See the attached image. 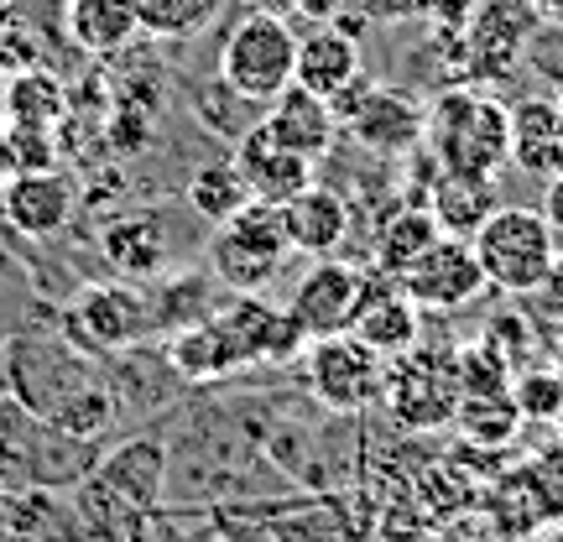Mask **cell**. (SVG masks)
I'll return each instance as SVG.
<instances>
[{
  "label": "cell",
  "mask_w": 563,
  "mask_h": 542,
  "mask_svg": "<svg viewBox=\"0 0 563 542\" xmlns=\"http://www.w3.org/2000/svg\"><path fill=\"white\" fill-rule=\"evenodd\" d=\"M428 209L439 220L443 235H475L485 224V214L496 209V178H470V173H433V188H428Z\"/></svg>",
  "instance_id": "cell-19"
},
{
  "label": "cell",
  "mask_w": 563,
  "mask_h": 542,
  "mask_svg": "<svg viewBox=\"0 0 563 542\" xmlns=\"http://www.w3.org/2000/svg\"><path fill=\"white\" fill-rule=\"evenodd\" d=\"M162 469H167V460H162L157 443H125L121 454H110V460L100 464L95 485H100V490H115L125 506H152L162 490Z\"/></svg>",
  "instance_id": "cell-23"
},
{
  "label": "cell",
  "mask_w": 563,
  "mask_h": 542,
  "mask_svg": "<svg viewBox=\"0 0 563 542\" xmlns=\"http://www.w3.org/2000/svg\"><path fill=\"white\" fill-rule=\"evenodd\" d=\"M0 203H5V220L16 224L21 235L47 241V235H58L63 224H68V214H74V178H63L53 167L11 173L5 188H0Z\"/></svg>",
  "instance_id": "cell-13"
},
{
  "label": "cell",
  "mask_w": 563,
  "mask_h": 542,
  "mask_svg": "<svg viewBox=\"0 0 563 542\" xmlns=\"http://www.w3.org/2000/svg\"><path fill=\"white\" fill-rule=\"evenodd\" d=\"M402 287L412 292L422 313H454V308H470V302L481 298L485 287V272H481V256H475V245L464 241V235H439V241L422 251L418 262L397 272Z\"/></svg>",
  "instance_id": "cell-8"
},
{
  "label": "cell",
  "mask_w": 563,
  "mask_h": 542,
  "mask_svg": "<svg viewBox=\"0 0 563 542\" xmlns=\"http://www.w3.org/2000/svg\"><path fill=\"white\" fill-rule=\"evenodd\" d=\"M68 37L84 53H121L141 37L136 0H68Z\"/></svg>",
  "instance_id": "cell-20"
},
{
  "label": "cell",
  "mask_w": 563,
  "mask_h": 542,
  "mask_svg": "<svg viewBox=\"0 0 563 542\" xmlns=\"http://www.w3.org/2000/svg\"><path fill=\"white\" fill-rule=\"evenodd\" d=\"M298 11L308 21H334L340 16V0H298Z\"/></svg>",
  "instance_id": "cell-32"
},
{
  "label": "cell",
  "mask_w": 563,
  "mask_h": 542,
  "mask_svg": "<svg viewBox=\"0 0 563 542\" xmlns=\"http://www.w3.org/2000/svg\"><path fill=\"white\" fill-rule=\"evenodd\" d=\"M308 386L329 412H361L382 397L386 386V355L371 350L365 340H355L350 329L344 334H323L308 340Z\"/></svg>",
  "instance_id": "cell-6"
},
{
  "label": "cell",
  "mask_w": 563,
  "mask_h": 542,
  "mask_svg": "<svg viewBox=\"0 0 563 542\" xmlns=\"http://www.w3.org/2000/svg\"><path fill=\"white\" fill-rule=\"evenodd\" d=\"M422 146L443 173L496 178L501 167H511V110L481 95L475 84H454L428 104Z\"/></svg>",
  "instance_id": "cell-1"
},
{
  "label": "cell",
  "mask_w": 563,
  "mask_h": 542,
  "mask_svg": "<svg viewBox=\"0 0 563 542\" xmlns=\"http://www.w3.org/2000/svg\"><path fill=\"white\" fill-rule=\"evenodd\" d=\"M262 125L282 141V146H292V152H302V157H313V162H319L323 152L334 146V136H340V121H334L329 100L313 95V89H302V84H287L277 100H266Z\"/></svg>",
  "instance_id": "cell-15"
},
{
  "label": "cell",
  "mask_w": 563,
  "mask_h": 542,
  "mask_svg": "<svg viewBox=\"0 0 563 542\" xmlns=\"http://www.w3.org/2000/svg\"><path fill=\"white\" fill-rule=\"evenodd\" d=\"M511 110V167H522L532 178H559L563 173V110L553 95L506 104Z\"/></svg>",
  "instance_id": "cell-14"
},
{
  "label": "cell",
  "mask_w": 563,
  "mask_h": 542,
  "mask_svg": "<svg viewBox=\"0 0 563 542\" xmlns=\"http://www.w3.org/2000/svg\"><path fill=\"white\" fill-rule=\"evenodd\" d=\"M553 84H559V89H553V100H559V110H563V74H559V79H553Z\"/></svg>",
  "instance_id": "cell-36"
},
{
  "label": "cell",
  "mask_w": 563,
  "mask_h": 542,
  "mask_svg": "<svg viewBox=\"0 0 563 542\" xmlns=\"http://www.w3.org/2000/svg\"><path fill=\"white\" fill-rule=\"evenodd\" d=\"M5 542H47V538H32V532H11Z\"/></svg>",
  "instance_id": "cell-35"
},
{
  "label": "cell",
  "mask_w": 563,
  "mask_h": 542,
  "mask_svg": "<svg viewBox=\"0 0 563 542\" xmlns=\"http://www.w3.org/2000/svg\"><path fill=\"white\" fill-rule=\"evenodd\" d=\"M433 5H439V0H376V11L391 21H428Z\"/></svg>",
  "instance_id": "cell-30"
},
{
  "label": "cell",
  "mask_w": 563,
  "mask_h": 542,
  "mask_svg": "<svg viewBox=\"0 0 563 542\" xmlns=\"http://www.w3.org/2000/svg\"><path fill=\"white\" fill-rule=\"evenodd\" d=\"M104 262L125 272V277H157L167 266V235H162L157 214H125V220L104 224L100 235Z\"/></svg>",
  "instance_id": "cell-22"
},
{
  "label": "cell",
  "mask_w": 563,
  "mask_h": 542,
  "mask_svg": "<svg viewBox=\"0 0 563 542\" xmlns=\"http://www.w3.org/2000/svg\"><path fill=\"white\" fill-rule=\"evenodd\" d=\"M481 272L496 292L511 298H532L543 287L548 266L559 256V230L543 220V209H522V203H496L485 224L470 235Z\"/></svg>",
  "instance_id": "cell-2"
},
{
  "label": "cell",
  "mask_w": 563,
  "mask_h": 542,
  "mask_svg": "<svg viewBox=\"0 0 563 542\" xmlns=\"http://www.w3.org/2000/svg\"><path fill=\"white\" fill-rule=\"evenodd\" d=\"M350 334L365 340L371 350H382V355H402V350L418 344L422 308L412 302L402 277H391L382 266H365L361 298H355V313H350Z\"/></svg>",
  "instance_id": "cell-9"
},
{
  "label": "cell",
  "mask_w": 563,
  "mask_h": 542,
  "mask_svg": "<svg viewBox=\"0 0 563 542\" xmlns=\"http://www.w3.org/2000/svg\"><path fill=\"white\" fill-rule=\"evenodd\" d=\"M361 74V42L355 32H344L340 21H319L308 37H298V68H292V84L313 89V95H340L344 84Z\"/></svg>",
  "instance_id": "cell-17"
},
{
  "label": "cell",
  "mask_w": 563,
  "mask_h": 542,
  "mask_svg": "<svg viewBox=\"0 0 563 542\" xmlns=\"http://www.w3.org/2000/svg\"><path fill=\"white\" fill-rule=\"evenodd\" d=\"M282 214H287V241L302 256H334L350 241V199L323 182H308L298 199L282 203Z\"/></svg>",
  "instance_id": "cell-16"
},
{
  "label": "cell",
  "mask_w": 563,
  "mask_h": 542,
  "mask_svg": "<svg viewBox=\"0 0 563 542\" xmlns=\"http://www.w3.org/2000/svg\"><path fill=\"white\" fill-rule=\"evenodd\" d=\"M329 110L334 121L361 141L365 152L376 157H402V152H418L422 131H428V104L418 95H407L397 84H376L371 74H355L340 95H329Z\"/></svg>",
  "instance_id": "cell-4"
},
{
  "label": "cell",
  "mask_w": 563,
  "mask_h": 542,
  "mask_svg": "<svg viewBox=\"0 0 563 542\" xmlns=\"http://www.w3.org/2000/svg\"><path fill=\"white\" fill-rule=\"evenodd\" d=\"M517 407H522V418H559L563 376H553V370H527L522 386H517Z\"/></svg>",
  "instance_id": "cell-28"
},
{
  "label": "cell",
  "mask_w": 563,
  "mask_h": 542,
  "mask_svg": "<svg viewBox=\"0 0 563 542\" xmlns=\"http://www.w3.org/2000/svg\"><path fill=\"white\" fill-rule=\"evenodd\" d=\"M532 5H538L543 16H563V0H532Z\"/></svg>",
  "instance_id": "cell-34"
},
{
  "label": "cell",
  "mask_w": 563,
  "mask_h": 542,
  "mask_svg": "<svg viewBox=\"0 0 563 542\" xmlns=\"http://www.w3.org/2000/svg\"><path fill=\"white\" fill-rule=\"evenodd\" d=\"M543 220L563 235V173H559V178H548V193H543Z\"/></svg>",
  "instance_id": "cell-31"
},
{
  "label": "cell",
  "mask_w": 563,
  "mask_h": 542,
  "mask_svg": "<svg viewBox=\"0 0 563 542\" xmlns=\"http://www.w3.org/2000/svg\"><path fill=\"white\" fill-rule=\"evenodd\" d=\"M454 412H460L464 428L485 443H506L517 433V418H522L517 397H506V391H470V397H460Z\"/></svg>",
  "instance_id": "cell-27"
},
{
  "label": "cell",
  "mask_w": 563,
  "mask_h": 542,
  "mask_svg": "<svg viewBox=\"0 0 563 542\" xmlns=\"http://www.w3.org/2000/svg\"><path fill=\"white\" fill-rule=\"evenodd\" d=\"M241 203H251V188H245V173L230 162H203L194 167V178H188V209L209 224H224Z\"/></svg>",
  "instance_id": "cell-25"
},
{
  "label": "cell",
  "mask_w": 563,
  "mask_h": 542,
  "mask_svg": "<svg viewBox=\"0 0 563 542\" xmlns=\"http://www.w3.org/2000/svg\"><path fill=\"white\" fill-rule=\"evenodd\" d=\"M292 68H298V32L272 11H245L220 47V84L245 104L277 100L292 84Z\"/></svg>",
  "instance_id": "cell-3"
},
{
  "label": "cell",
  "mask_w": 563,
  "mask_h": 542,
  "mask_svg": "<svg viewBox=\"0 0 563 542\" xmlns=\"http://www.w3.org/2000/svg\"><path fill=\"white\" fill-rule=\"evenodd\" d=\"M235 167L245 173V188L251 199H266V203H287L298 199L302 188L313 182V157H302L292 146H282L266 125H251L235 146Z\"/></svg>",
  "instance_id": "cell-12"
},
{
  "label": "cell",
  "mask_w": 563,
  "mask_h": 542,
  "mask_svg": "<svg viewBox=\"0 0 563 542\" xmlns=\"http://www.w3.org/2000/svg\"><path fill=\"white\" fill-rule=\"evenodd\" d=\"M532 298L543 302V308H548V313H553V319H563V251H559V256H553V266H548L543 287H538Z\"/></svg>",
  "instance_id": "cell-29"
},
{
  "label": "cell",
  "mask_w": 563,
  "mask_h": 542,
  "mask_svg": "<svg viewBox=\"0 0 563 542\" xmlns=\"http://www.w3.org/2000/svg\"><path fill=\"white\" fill-rule=\"evenodd\" d=\"M136 5H141V37L183 42L220 16L224 0H136Z\"/></svg>",
  "instance_id": "cell-26"
},
{
  "label": "cell",
  "mask_w": 563,
  "mask_h": 542,
  "mask_svg": "<svg viewBox=\"0 0 563 542\" xmlns=\"http://www.w3.org/2000/svg\"><path fill=\"white\" fill-rule=\"evenodd\" d=\"M11 131H53L63 115V84L42 68H26L16 79H5V110H0Z\"/></svg>",
  "instance_id": "cell-24"
},
{
  "label": "cell",
  "mask_w": 563,
  "mask_h": 542,
  "mask_svg": "<svg viewBox=\"0 0 563 542\" xmlns=\"http://www.w3.org/2000/svg\"><path fill=\"white\" fill-rule=\"evenodd\" d=\"M251 11H272V16H287V11H298V0H245Z\"/></svg>",
  "instance_id": "cell-33"
},
{
  "label": "cell",
  "mask_w": 563,
  "mask_h": 542,
  "mask_svg": "<svg viewBox=\"0 0 563 542\" xmlns=\"http://www.w3.org/2000/svg\"><path fill=\"white\" fill-rule=\"evenodd\" d=\"M63 329L79 350H125V344L146 340L157 323H152V298L146 292L125 287V281H95L63 313Z\"/></svg>",
  "instance_id": "cell-7"
},
{
  "label": "cell",
  "mask_w": 563,
  "mask_h": 542,
  "mask_svg": "<svg viewBox=\"0 0 563 542\" xmlns=\"http://www.w3.org/2000/svg\"><path fill=\"white\" fill-rule=\"evenodd\" d=\"M382 397L391 402V412L412 428H428V422H449L454 407H460V370H439V365L418 355V344L397 355V365L386 370Z\"/></svg>",
  "instance_id": "cell-11"
},
{
  "label": "cell",
  "mask_w": 563,
  "mask_h": 542,
  "mask_svg": "<svg viewBox=\"0 0 563 542\" xmlns=\"http://www.w3.org/2000/svg\"><path fill=\"white\" fill-rule=\"evenodd\" d=\"M443 230H439V220H433V209L428 203H402L397 199V209H386V220H382V230H376V256H371V266H382V272H407V266L418 262L428 245L439 241Z\"/></svg>",
  "instance_id": "cell-21"
},
{
  "label": "cell",
  "mask_w": 563,
  "mask_h": 542,
  "mask_svg": "<svg viewBox=\"0 0 563 542\" xmlns=\"http://www.w3.org/2000/svg\"><path fill=\"white\" fill-rule=\"evenodd\" d=\"M361 277H365V266H350V262H340V256H313V266H308L302 281L292 287L287 313L298 319V329L308 340L344 334V329H350V313H355V298H361Z\"/></svg>",
  "instance_id": "cell-10"
},
{
  "label": "cell",
  "mask_w": 563,
  "mask_h": 542,
  "mask_svg": "<svg viewBox=\"0 0 563 542\" xmlns=\"http://www.w3.org/2000/svg\"><path fill=\"white\" fill-rule=\"evenodd\" d=\"M553 542H563V538H553Z\"/></svg>",
  "instance_id": "cell-37"
},
{
  "label": "cell",
  "mask_w": 563,
  "mask_h": 542,
  "mask_svg": "<svg viewBox=\"0 0 563 542\" xmlns=\"http://www.w3.org/2000/svg\"><path fill=\"white\" fill-rule=\"evenodd\" d=\"M287 256H292L287 214H282V203H266V199L241 203V209L220 224L214 245H209L214 277H220L230 292H262V287H272V277L282 272Z\"/></svg>",
  "instance_id": "cell-5"
},
{
  "label": "cell",
  "mask_w": 563,
  "mask_h": 542,
  "mask_svg": "<svg viewBox=\"0 0 563 542\" xmlns=\"http://www.w3.org/2000/svg\"><path fill=\"white\" fill-rule=\"evenodd\" d=\"M167 361H173V370L188 376V381H220V376L245 370L241 350H235V340H230V329H224L214 313L199 319V323H188V329H173Z\"/></svg>",
  "instance_id": "cell-18"
}]
</instances>
